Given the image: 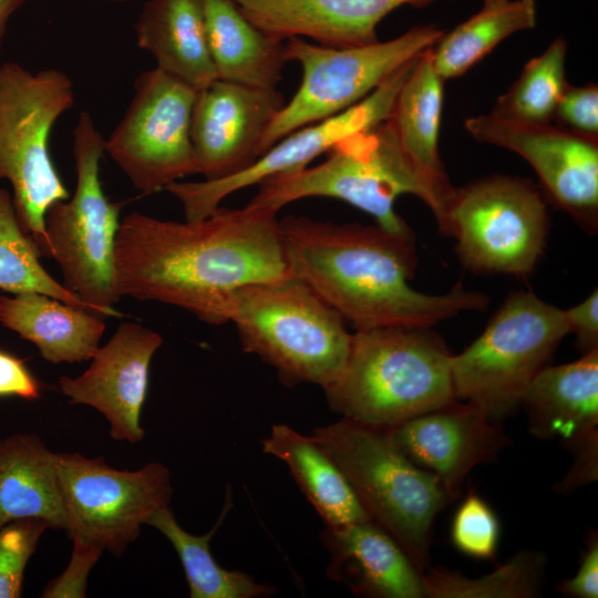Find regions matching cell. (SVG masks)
Segmentation results:
<instances>
[{"label":"cell","mask_w":598,"mask_h":598,"mask_svg":"<svg viewBox=\"0 0 598 598\" xmlns=\"http://www.w3.org/2000/svg\"><path fill=\"white\" fill-rule=\"evenodd\" d=\"M276 215L249 204L185 223L126 215L114 246L116 291L225 324L237 289L291 276Z\"/></svg>","instance_id":"obj_1"},{"label":"cell","mask_w":598,"mask_h":598,"mask_svg":"<svg viewBox=\"0 0 598 598\" xmlns=\"http://www.w3.org/2000/svg\"><path fill=\"white\" fill-rule=\"evenodd\" d=\"M292 276L303 281L354 330L431 328L464 311L484 310L488 297L460 282L429 295L410 281L415 237L379 225L334 224L289 215L279 221Z\"/></svg>","instance_id":"obj_2"},{"label":"cell","mask_w":598,"mask_h":598,"mask_svg":"<svg viewBox=\"0 0 598 598\" xmlns=\"http://www.w3.org/2000/svg\"><path fill=\"white\" fill-rule=\"evenodd\" d=\"M451 358L431 328L354 330L342 372L323 391L342 417L390 430L456 400Z\"/></svg>","instance_id":"obj_3"},{"label":"cell","mask_w":598,"mask_h":598,"mask_svg":"<svg viewBox=\"0 0 598 598\" xmlns=\"http://www.w3.org/2000/svg\"><path fill=\"white\" fill-rule=\"evenodd\" d=\"M258 186L248 203L251 206L278 213L302 198L329 197L365 212L385 230L409 237L414 234L395 213V199L403 194L421 198L445 234L447 208L456 189L437 186L415 167L388 118L339 141L321 164L268 177Z\"/></svg>","instance_id":"obj_4"},{"label":"cell","mask_w":598,"mask_h":598,"mask_svg":"<svg viewBox=\"0 0 598 598\" xmlns=\"http://www.w3.org/2000/svg\"><path fill=\"white\" fill-rule=\"evenodd\" d=\"M245 352L276 369L287 385L327 388L342 372L351 346L346 321L295 276L237 289L229 303Z\"/></svg>","instance_id":"obj_5"},{"label":"cell","mask_w":598,"mask_h":598,"mask_svg":"<svg viewBox=\"0 0 598 598\" xmlns=\"http://www.w3.org/2000/svg\"><path fill=\"white\" fill-rule=\"evenodd\" d=\"M312 437L341 468L370 519L425 571L434 520L452 502L437 477L413 463L386 430L342 417L317 427Z\"/></svg>","instance_id":"obj_6"},{"label":"cell","mask_w":598,"mask_h":598,"mask_svg":"<svg viewBox=\"0 0 598 598\" xmlns=\"http://www.w3.org/2000/svg\"><path fill=\"white\" fill-rule=\"evenodd\" d=\"M73 104V83L64 72L33 73L12 61L0 65V181L10 183L20 226L41 255L47 210L70 197L51 157L50 137Z\"/></svg>","instance_id":"obj_7"},{"label":"cell","mask_w":598,"mask_h":598,"mask_svg":"<svg viewBox=\"0 0 598 598\" xmlns=\"http://www.w3.org/2000/svg\"><path fill=\"white\" fill-rule=\"evenodd\" d=\"M105 140L86 111L73 131L76 187L73 196L52 204L44 217L42 256L59 264L63 285L96 315L122 316L115 286L114 246L122 203L111 202L100 179Z\"/></svg>","instance_id":"obj_8"},{"label":"cell","mask_w":598,"mask_h":598,"mask_svg":"<svg viewBox=\"0 0 598 598\" xmlns=\"http://www.w3.org/2000/svg\"><path fill=\"white\" fill-rule=\"evenodd\" d=\"M568 333L563 309L532 291L509 293L481 336L452 354L455 399L478 405L495 421L513 413Z\"/></svg>","instance_id":"obj_9"},{"label":"cell","mask_w":598,"mask_h":598,"mask_svg":"<svg viewBox=\"0 0 598 598\" xmlns=\"http://www.w3.org/2000/svg\"><path fill=\"white\" fill-rule=\"evenodd\" d=\"M444 34L435 24L358 47L315 44L300 37L285 42L286 60L302 69L301 83L267 128L261 155L289 133L332 117L361 102Z\"/></svg>","instance_id":"obj_10"},{"label":"cell","mask_w":598,"mask_h":598,"mask_svg":"<svg viewBox=\"0 0 598 598\" xmlns=\"http://www.w3.org/2000/svg\"><path fill=\"white\" fill-rule=\"evenodd\" d=\"M56 466L73 553L94 561L105 549L121 556L173 493L169 472L157 462L121 471L75 452L56 453Z\"/></svg>","instance_id":"obj_11"},{"label":"cell","mask_w":598,"mask_h":598,"mask_svg":"<svg viewBox=\"0 0 598 598\" xmlns=\"http://www.w3.org/2000/svg\"><path fill=\"white\" fill-rule=\"evenodd\" d=\"M546 204L530 183L491 176L456 188L445 235L456 239L462 264L476 272L526 276L543 254Z\"/></svg>","instance_id":"obj_12"},{"label":"cell","mask_w":598,"mask_h":598,"mask_svg":"<svg viewBox=\"0 0 598 598\" xmlns=\"http://www.w3.org/2000/svg\"><path fill=\"white\" fill-rule=\"evenodd\" d=\"M197 92L158 68L136 78L131 103L104 151L143 195L197 174L190 141Z\"/></svg>","instance_id":"obj_13"},{"label":"cell","mask_w":598,"mask_h":598,"mask_svg":"<svg viewBox=\"0 0 598 598\" xmlns=\"http://www.w3.org/2000/svg\"><path fill=\"white\" fill-rule=\"evenodd\" d=\"M415 59L347 111L289 133L244 172L214 182H174L165 190L181 202L185 220L195 221L213 214L220 202L235 192L258 185L268 177L308 166L348 135L389 118L396 94Z\"/></svg>","instance_id":"obj_14"},{"label":"cell","mask_w":598,"mask_h":598,"mask_svg":"<svg viewBox=\"0 0 598 598\" xmlns=\"http://www.w3.org/2000/svg\"><path fill=\"white\" fill-rule=\"evenodd\" d=\"M465 127L476 141L507 148L526 159L559 208L586 228H597L598 141L553 123H517L491 113L467 118Z\"/></svg>","instance_id":"obj_15"},{"label":"cell","mask_w":598,"mask_h":598,"mask_svg":"<svg viewBox=\"0 0 598 598\" xmlns=\"http://www.w3.org/2000/svg\"><path fill=\"white\" fill-rule=\"evenodd\" d=\"M285 103L277 89L218 79L199 90L190 118L197 174L214 182L249 168L261 156L262 137Z\"/></svg>","instance_id":"obj_16"},{"label":"cell","mask_w":598,"mask_h":598,"mask_svg":"<svg viewBox=\"0 0 598 598\" xmlns=\"http://www.w3.org/2000/svg\"><path fill=\"white\" fill-rule=\"evenodd\" d=\"M159 333L135 322H123L100 347L79 377H61L59 389L70 404L96 409L117 441L138 443L144 437L141 411L147 395L151 360L162 346Z\"/></svg>","instance_id":"obj_17"},{"label":"cell","mask_w":598,"mask_h":598,"mask_svg":"<svg viewBox=\"0 0 598 598\" xmlns=\"http://www.w3.org/2000/svg\"><path fill=\"white\" fill-rule=\"evenodd\" d=\"M478 405L454 400L386 430L416 465L434 474L451 501L477 465L496 460L512 441Z\"/></svg>","instance_id":"obj_18"},{"label":"cell","mask_w":598,"mask_h":598,"mask_svg":"<svg viewBox=\"0 0 598 598\" xmlns=\"http://www.w3.org/2000/svg\"><path fill=\"white\" fill-rule=\"evenodd\" d=\"M434 0H236L246 17L279 41L307 37L328 47H358L378 40L377 27L396 8Z\"/></svg>","instance_id":"obj_19"},{"label":"cell","mask_w":598,"mask_h":598,"mask_svg":"<svg viewBox=\"0 0 598 598\" xmlns=\"http://www.w3.org/2000/svg\"><path fill=\"white\" fill-rule=\"evenodd\" d=\"M532 435L559 439L571 452L598 444V349L545 367L524 392Z\"/></svg>","instance_id":"obj_20"},{"label":"cell","mask_w":598,"mask_h":598,"mask_svg":"<svg viewBox=\"0 0 598 598\" xmlns=\"http://www.w3.org/2000/svg\"><path fill=\"white\" fill-rule=\"evenodd\" d=\"M323 540L331 553L328 574L358 595L423 598L422 573L402 547L371 519L329 527Z\"/></svg>","instance_id":"obj_21"},{"label":"cell","mask_w":598,"mask_h":598,"mask_svg":"<svg viewBox=\"0 0 598 598\" xmlns=\"http://www.w3.org/2000/svg\"><path fill=\"white\" fill-rule=\"evenodd\" d=\"M0 323L54 364L91 360L105 331L101 316L39 292L0 296Z\"/></svg>","instance_id":"obj_22"},{"label":"cell","mask_w":598,"mask_h":598,"mask_svg":"<svg viewBox=\"0 0 598 598\" xmlns=\"http://www.w3.org/2000/svg\"><path fill=\"white\" fill-rule=\"evenodd\" d=\"M135 31L138 47L154 56L159 70L198 91L217 80L203 0H148Z\"/></svg>","instance_id":"obj_23"},{"label":"cell","mask_w":598,"mask_h":598,"mask_svg":"<svg viewBox=\"0 0 598 598\" xmlns=\"http://www.w3.org/2000/svg\"><path fill=\"white\" fill-rule=\"evenodd\" d=\"M203 7L217 79L276 89L287 62L283 41L256 27L236 0H203Z\"/></svg>","instance_id":"obj_24"},{"label":"cell","mask_w":598,"mask_h":598,"mask_svg":"<svg viewBox=\"0 0 598 598\" xmlns=\"http://www.w3.org/2000/svg\"><path fill=\"white\" fill-rule=\"evenodd\" d=\"M21 518L66 528L56 453L30 433L0 439V527Z\"/></svg>","instance_id":"obj_25"},{"label":"cell","mask_w":598,"mask_h":598,"mask_svg":"<svg viewBox=\"0 0 598 598\" xmlns=\"http://www.w3.org/2000/svg\"><path fill=\"white\" fill-rule=\"evenodd\" d=\"M262 450L281 460L308 501L329 527L369 520L348 478L311 436L286 424L271 427Z\"/></svg>","instance_id":"obj_26"},{"label":"cell","mask_w":598,"mask_h":598,"mask_svg":"<svg viewBox=\"0 0 598 598\" xmlns=\"http://www.w3.org/2000/svg\"><path fill=\"white\" fill-rule=\"evenodd\" d=\"M443 82L433 65L429 48L415 59L396 94L388 121L415 167L437 186L451 189L453 185L444 172L437 147Z\"/></svg>","instance_id":"obj_27"},{"label":"cell","mask_w":598,"mask_h":598,"mask_svg":"<svg viewBox=\"0 0 598 598\" xmlns=\"http://www.w3.org/2000/svg\"><path fill=\"white\" fill-rule=\"evenodd\" d=\"M230 506V494H227L219 519L208 533L200 536L183 529L168 506L155 512L146 523L159 530L175 548L192 598H252L275 592L271 586L256 582L241 571L226 570L214 559L209 543Z\"/></svg>","instance_id":"obj_28"},{"label":"cell","mask_w":598,"mask_h":598,"mask_svg":"<svg viewBox=\"0 0 598 598\" xmlns=\"http://www.w3.org/2000/svg\"><path fill=\"white\" fill-rule=\"evenodd\" d=\"M536 23L535 0H506L483 9L431 48L433 65L443 80L464 74L513 33Z\"/></svg>","instance_id":"obj_29"},{"label":"cell","mask_w":598,"mask_h":598,"mask_svg":"<svg viewBox=\"0 0 598 598\" xmlns=\"http://www.w3.org/2000/svg\"><path fill=\"white\" fill-rule=\"evenodd\" d=\"M546 557L520 550L492 573L468 578L460 573L429 567L422 573L426 598H533L540 594Z\"/></svg>","instance_id":"obj_30"},{"label":"cell","mask_w":598,"mask_h":598,"mask_svg":"<svg viewBox=\"0 0 598 598\" xmlns=\"http://www.w3.org/2000/svg\"><path fill=\"white\" fill-rule=\"evenodd\" d=\"M41 256L37 243L20 226L11 194L0 188V290L39 292L95 313L43 268Z\"/></svg>","instance_id":"obj_31"},{"label":"cell","mask_w":598,"mask_h":598,"mask_svg":"<svg viewBox=\"0 0 598 598\" xmlns=\"http://www.w3.org/2000/svg\"><path fill=\"white\" fill-rule=\"evenodd\" d=\"M566 52L565 40L557 38L543 54L530 59L509 90L497 99L491 114L517 123H553L557 104L568 84Z\"/></svg>","instance_id":"obj_32"},{"label":"cell","mask_w":598,"mask_h":598,"mask_svg":"<svg viewBox=\"0 0 598 598\" xmlns=\"http://www.w3.org/2000/svg\"><path fill=\"white\" fill-rule=\"evenodd\" d=\"M499 522L492 507L474 491L457 507L451 539L464 555L483 560L495 557L499 542Z\"/></svg>","instance_id":"obj_33"},{"label":"cell","mask_w":598,"mask_h":598,"mask_svg":"<svg viewBox=\"0 0 598 598\" xmlns=\"http://www.w3.org/2000/svg\"><path fill=\"white\" fill-rule=\"evenodd\" d=\"M49 524L21 518L0 527V598L22 596L24 570Z\"/></svg>","instance_id":"obj_34"},{"label":"cell","mask_w":598,"mask_h":598,"mask_svg":"<svg viewBox=\"0 0 598 598\" xmlns=\"http://www.w3.org/2000/svg\"><path fill=\"white\" fill-rule=\"evenodd\" d=\"M553 123L582 137L598 141V86L589 83L566 85Z\"/></svg>","instance_id":"obj_35"},{"label":"cell","mask_w":598,"mask_h":598,"mask_svg":"<svg viewBox=\"0 0 598 598\" xmlns=\"http://www.w3.org/2000/svg\"><path fill=\"white\" fill-rule=\"evenodd\" d=\"M38 400L41 383L22 359L0 350V398Z\"/></svg>","instance_id":"obj_36"},{"label":"cell","mask_w":598,"mask_h":598,"mask_svg":"<svg viewBox=\"0 0 598 598\" xmlns=\"http://www.w3.org/2000/svg\"><path fill=\"white\" fill-rule=\"evenodd\" d=\"M569 333H574L584 353L598 349V291L594 289L578 305L563 310Z\"/></svg>","instance_id":"obj_37"},{"label":"cell","mask_w":598,"mask_h":598,"mask_svg":"<svg viewBox=\"0 0 598 598\" xmlns=\"http://www.w3.org/2000/svg\"><path fill=\"white\" fill-rule=\"evenodd\" d=\"M557 590L566 597H598V538L591 536L576 575L557 584Z\"/></svg>","instance_id":"obj_38"},{"label":"cell","mask_w":598,"mask_h":598,"mask_svg":"<svg viewBox=\"0 0 598 598\" xmlns=\"http://www.w3.org/2000/svg\"><path fill=\"white\" fill-rule=\"evenodd\" d=\"M25 2V0H0V56L8 21L11 16Z\"/></svg>","instance_id":"obj_39"},{"label":"cell","mask_w":598,"mask_h":598,"mask_svg":"<svg viewBox=\"0 0 598 598\" xmlns=\"http://www.w3.org/2000/svg\"><path fill=\"white\" fill-rule=\"evenodd\" d=\"M113 1H125V0H113Z\"/></svg>","instance_id":"obj_40"}]
</instances>
